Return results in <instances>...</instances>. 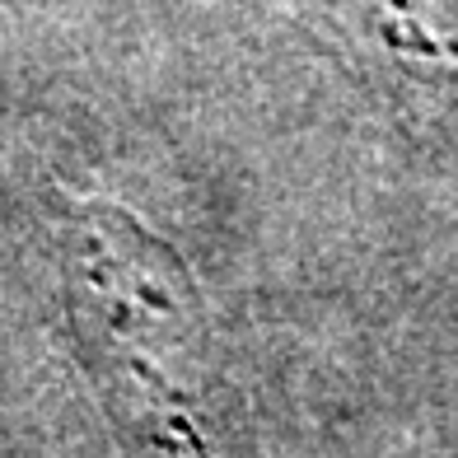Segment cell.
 <instances>
[{
	"instance_id": "1",
	"label": "cell",
	"mask_w": 458,
	"mask_h": 458,
	"mask_svg": "<svg viewBox=\"0 0 458 458\" xmlns=\"http://www.w3.org/2000/svg\"><path fill=\"white\" fill-rule=\"evenodd\" d=\"M66 234L80 304H89L80 318H94L85 346H103L108 369L140 393V416H150L155 403H174L178 388L164 360L182 351L197 327V290L187 267L113 201L71 206Z\"/></svg>"
},
{
	"instance_id": "2",
	"label": "cell",
	"mask_w": 458,
	"mask_h": 458,
	"mask_svg": "<svg viewBox=\"0 0 458 458\" xmlns=\"http://www.w3.org/2000/svg\"><path fill=\"white\" fill-rule=\"evenodd\" d=\"M360 10L388 43L454 52L458 47V0H342Z\"/></svg>"
}]
</instances>
